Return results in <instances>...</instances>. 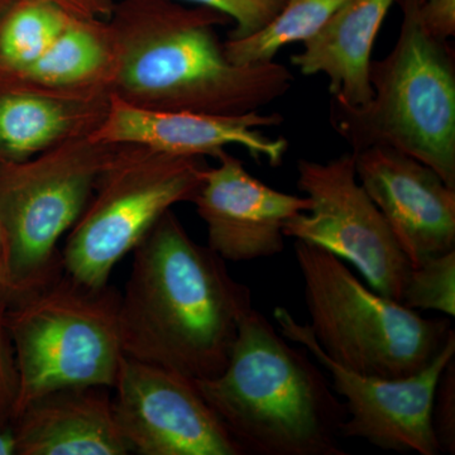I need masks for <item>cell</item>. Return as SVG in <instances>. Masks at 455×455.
Instances as JSON below:
<instances>
[{"label": "cell", "instance_id": "cell-25", "mask_svg": "<svg viewBox=\"0 0 455 455\" xmlns=\"http://www.w3.org/2000/svg\"><path fill=\"white\" fill-rule=\"evenodd\" d=\"M419 22L427 35L440 41L455 36V0H419Z\"/></svg>", "mask_w": 455, "mask_h": 455}, {"label": "cell", "instance_id": "cell-6", "mask_svg": "<svg viewBox=\"0 0 455 455\" xmlns=\"http://www.w3.org/2000/svg\"><path fill=\"white\" fill-rule=\"evenodd\" d=\"M311 333L323 352L353 372L403 379L439 355L453 329L366 286L339 257L295 239Z\"/></svg>", "mask_w": 455, "mask_h": 455}, {"label": "cell", "instance_id": "cell-26", "mask_svg": "<svg viewBox=\"0 0 455 455\" xmlns=\"http://www.w3.org/2000/svg\"><path fill=\"white\" fill-rule=\"evenodd\" d=\"M71 17L86 20H108L113 13L110 0H46Z\"/></svg>", "mask_w": 455, "mask_h": 455}, {"label": "cell", "instance_id": "cell-28", "mask_svg": "<svg viewBox=\"0 0 455 455\" xmlns=\"http://www.w3.org/2000/svg\"><path fill=\"white\" fill-rule=\"evenodd\" d=\"M5 272H7V265H5L4 235H3L2 227H0V292H4Z\"/></svg>", "mask_w": 455, "mask_h": 455}, {"label": "cell", "instance_id": "cell-9", "mask_svg": "<svg viewBox=\"0 0 455 455\" xmlns=\"http://www.w3.org/2000/svg\"><path fill=\"white\" fill-rule=\"evenodd\" d=\"M298 188L310 209L284 226V236L319 245L348 260L368 286L403 301L411 263L355 173V154L326 163L299 160Z\"/></svg>", "mask_w": 455, "mask_h": 455}, {"label": "cell", "instance_id": "cell-18", "mask_svg": "<svg viewBox=\"0 0 455 455\" xmlns=\"http://www.w3.org/2000/svg\"><path fill=\"white\" fill-rule=\"evenodd\" d=\"M113 70L114 51L107 20L73 17L37 61L9 76L20 88L75 97H110Z\"/></svg>", "mask_w": 455, "mask_h": 455}, {"label": "cell", "instance_id": "cell-10", "mask_svg": "<svg viewBox=\"0 0 455 455\" xmlns=\"http://www.w3.org/2000/svg\"><path fill=\"white\" fill-rule=\"evenodd\" d=\"M280 333L298 343L331 374V387L343 398L347 419L341 438L361 439L395 453H440L431 425V409L440 373L455 357V331L424 370L403 379H383L353 372L323 352L309 325L299 323L289 310H274Z\"/></svg>", "mask_w": 455, "mask_h": 455}, {"label": "cell", "instance_id": "cell-16", "mask_svg": "<svg viewBox=\"0 0 455 455\" xmlns=\"http://www.w3.org/2000/svg\"><path fill=\"white\" fill-rule=\"evenodd\" d=\"M396 0H348L291 57L305 76L324 75L331 100L352 109L372 99L370 68L374 41Z\"/></svg>", "mask_w": 455, "mask_h": 455}, {"label": "cell", "instance_id": "cell-21", "mask_svg": "<svg viewBox=\"0 0 455 455\" xmlns=\"http://www.w3.org/2000/svg\"><path fill=\"white\" fill-rule=\"evenodd\" d=\"M401 304L411 310H434L454 317L455 250L412 266Z\"/></svg>", "mask_w": 455, "mask_h": 455}, {"label": "cell", "instance_id": "cell-8", "mask_svg": "<svg viewBox=\"0 0 455 455\" xmlns=\"http://www.w3.org/2000/svg\"><path fill=\"white\" fill-rule=\"evenodd\" d=\"M206 167L203 157L119 145L68 230L61 252L65 271L86 286H106L116 263L133 252L164 212L193 202Z\"/></svg>", "mask_w": 455, "mask_h": 455}, {"label": "cell", "instance_id": "cell-19", "mask_svg": "<svg viewBox=\"0 0 455 455\" xmlns=\"http://www.w3.org/2000/svg\"><path fill=\"white\" fill-rule=\"evenodd\" d=\"M348 0H284L277 16L265 28L242 40L224 42L229 61L259 65L274 61L283 47L315 35Z\"/></svg>", "mask_w": 455, "mask_h": 455}, {"label": "cell", "instance_id": "cell-12", "mask_svg": "<svg viewBox=\"0 0 455 455\" xmlns=\"http://www.w3.org/2000/svg\"><path fill=\"white\" fill-rule=\"evenodd\" d=\"M283 122L278 113L257 110L241 116H217L154 109L110 95L103 121L89 137L106 145L140 146L181 157L215 158L227 147L239 146L257 163L266 160L269 166L278 167L289 142L266 136L262 128L278 127Z\"/></svg>", "mask_w": 455, "mask_h": 455}, {"label": "cell", "instance_id": "cell-11", "mask_svg": "<svg viewBox=\"0 0 455 455\" xmlns=\"http://www.w3.org/2000/svg\"><path fill=\"white\" fill-rule=\"evenodd\" d=\"M113 412L131 453L244 455L193 379L123 358Z\"/></svg>", "mask_w": 455, "mask_h": 455}, {"label": "cell", "instance_id": "cell-14", "mask_svg": "<svg viewBox=\"0 0 455 455\" xmlns=\"http://www.w3.org/2000/svg\"><path fill=\"white\" fill-rule=\"evenodd\" d=\"M355 154L359 184L376 204L412 266L455 250V188L394 147Z\"/></svg>", "mask_w": 455, "mask_h": 455}, {"label": "cell", "instance_id": "cell-20", "mask_svg": "<svg viewBox=\"0 0 455 455\" xmlns=\"http://www.w3.org/2000/svg\"><path fill=\"white\" fill-rule=\"evenodd\" d=\"M71 18L46 0H23L0 23V68L8 75L25 70L49 50Z\"/></svg>", "mask_w": 455, "mask_h": 455}, {"label": "cell", "instance_id": "cell-27", "mask_svg": "<svg viewBox=\"0 0 455 455\" xmlns=\"http://www.w3.org/2000/svg\"><path fill=\"white\" fill-rule=\"evenodd\" d=\"M0 455H16V442L11 429L0 431Z\"/></svg>", "mask_w": 455, "mask_h": 455}, {"label": "cell", "instance_id": "cell-15", "mask_svg": "<svg viewBox=\"0 0 455 455\" xmlns=\"http://www.w3.org/2000/svg\"><path fill=\"white\" fill-rule=\"evenodd\" d=\"M106 386H70L23 407L11 430L16 455H127Z\"/></svg>", "mask_w": 455, "mask_h": 455}, {"label": "cell", "instance_id": "cell-3", "mask_svg": "<svg viewBox=\"0 0 455 455\" xmlns=\"http://www.w3.org/2000/svg\"><path fill=\"white\" fill-rule=\"evenodd\" d=\"M194 382L244 455L348 454L343 401L307 350L289 346L259 311L242 319L226 368Z\"/></svg>", "mask_w": 455, "mask_h": 455}, {"label": "cell", "instance_id": "cell-5", "mask_svg": "<svg viewBox=\"0 0 455 455\" xmlns=\"http://www.w3.org/2000/svg\"><path fill=\"white\" fill-rule=\"evenodd\" d=\"M119 307L121 293L114 287L86 286L64 266L36 289L7 299L5 324L20 376L14 419L59 388L113 390L124 358Z\"/></svg>", "mask_w": 455, "mask_h": 455}, {"label": "cell", "instance_id": "cell-1", "mask_svg": "<svg viewBox=\"0 0 455 455\" xmlns=\"http://www.w3.org/2000/svg\"><path fill=\"white\" fill-rule=\"evenodd\" d=\"M133 253L119 307L125 357L214 379L253 309L250 287L235 280L220 254L193 241L172 211Z\"/></svg>", "mask_w": 455, "mask_h": 455}, {"label": "cell", "instance_id": "cell-23", "mask_svg": "<svg viewBox=\"0 0 455 455\" xmlns=\"http://www.w3.org/2000/svg\"><path fill=\"white\" fill-rule=\"evenodd\" d=\"M7 299L0 292V431L11 429L16 415L20 376L13 344L5 324Z\"/></svg>", "mask_w": 455, "mask_h": 455}, {"label": "cell", "instance_id": "cell-13", "mask_svg": "<svg viewBox=\"0 0 455 455\" xmlns=\"http://www.w3.org/2000/svg\"><path fill=\"white\" fill-rule=\"evenodd\" d=\"M206 167L194 196L208 232V247L229 262L271 259L283 252L284 226L310 209L307 196L272 188L227 149Z\"/></svg>", "mask_w": 455, "mask_h": 455}, {"label": "cell", "instance_id": "cell-7", "mask_svg": "<svg viewBox=\"0 0 455 455\" xmlns=\"http://www.w3.org/2000/svg\"><path fill=\"white\" fill-rule=\"evenodd\" d=\"M118 148L84 136L0 164L5 299L36 289L62 268L57 243L83 214Z\"/></svg>", "mask_w": 455, "mask_h": 455}, {"label": "cell", "instance_id": "cell-17", "mask_svg": "<svg viewBox=\"0 0 455 455\" xmlns=\"http://www.w3.org/2000/svg\"><path fill=\"white\" fill-rule=\"evenodd\" d=\"M109 98L20 86L0 92V158L26 161L68 140L89 136L103 121Z\"/></svg>", "mask_w": 455, "mask_h": 455}, {"label": "cell", "instance_id": "cell-4", "mask_svg": "<svg viewBox=\"0 0 455 455\" xmlns=\"http://www.w3.org/2000/svg\"><path fill=\"white\" fill-rule=\"evenodd\" d=\"M419 0H401L394 49L371 62L372 99L352 109L331 101V127L359 152L394 147L438 172L455 188V55L449 41L424 31Z\"/></svg>", "mask_w": 455, "mask_h": 455}, {"label": "cell", "instance_id": "cell-2", "mask_svg": "<svg viewBox=\"0 0 455 455\" xmlns=\"http://www.w3.org/2000/svg\"><path fill=\"white\" fill-rule=\"evenodd\" d=\"M229 18L167 0H131L108 22L114 51L110 95L134 106L217 116L257 112L293 84L284 65H235L215 26Z\"/></svg>", "mask_w": 455, "mask_h": 455}, {"label": "cell", "instance_id": "cell-22", "mask_svg": "<svg viewBox=\"0 0 455 455\" xmlns=\"http://www.w3.org/2000/svg\"><path fill=\"white\" fill-rule=\"evenodd\" d=\"M224 14L235 23L228 40H242L265 28L277 16L284 0H188Z\"/></svg>", "mask_w": 455, "mask_h": 455}, {"label": "cell", "instance_id": "cell-24", "mask_svg": "<svg viewBox=\"0 0 455 455\" xmlns=\"http://www.w3.org/2000/svg\"><path fill=\"white\" fill-rule=\"evenodd\" d=\"M431 425L440 453L455 454V357L448 362L436 383Z\"/></svg>", "mask_w": 455, "mask_h": 455}]
</instances>
